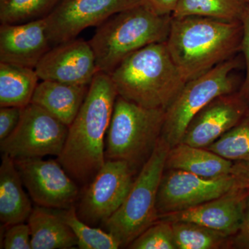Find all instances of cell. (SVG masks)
<instances>
[{"instance_id": "6da1fadb", "label": "cell", "mask_w": 249, "mask_h": 249, "mask_svg": "<svg viewBox=\"0 0 249 249\" xmlns=\"http://www.w3.org/2000/svg\"><path fill=\"white\" fill-rule=\"evenodd\" d=\"M117 96L110 75L98 71L57 157L67 174L83 188L91 182L106 162V137Z\"/></svg>"}, {"instance_id": "7a4b0ae2", "label": "cell", "mask_w": 249, "mask_h": 249, "mask_svg": "<svg viewBox=\"0 0 249 249\" xmlns=\"http://www.w3.org/2000/svg\"><path fill=\"white\" fill-rule=\"evenodd\" d=\"M241 21L200 16L172 18L165 44L185 81L204 74L241 52Z\"/></svg>"}, {"instance_id": "3957f363", "label": "cell", "mask_w": 249, "mask_h": 249, "mask_svg": "<svg viewBox=\"0 0 249 249\" xmlns=\"http://www.w3.org/2000/svg\"><path fill=\"white\" fill-rule=\"evenodd\" d=\"M118 96L147 108L166 109L186 82L166 44H152L131 54L110 74Z\"/></svg>"}, {"instance_id": "277c9868", "label": "cell", "mask_w": 249, "mask_h": 249, "mask_svg": "<svg viewBox=\"0 0 249 249\" xmlns=\"http://www.w3.org/2000/svg\"><path fill=\"white\" fill-rule=\"evenodd\" d=\"M172 16H158L143 4L114 15L98 26L89 41L98 71L110 75L131 54L166 42Z\"/></svg>"}, {"instance_id": "5b68a950", "label": "cell", "mask_w": 249, "mask_h": 249, "mask_svg": "<svg viewBox=\"0 0 249 249\" xmlns=\"http://www.w3.org/2000/svg\"><path fill=\"white\" fill-rule=\"evenodd\" d=\"M165 113L118 96L106 134V160L126 162L137 175L161 138Z\"/></svg>"}, {"instance_id": "8992f818", "label": "cell", "mask_w": 249, "mask_h": 249, "mask_svg": "<svg viewBox=\"0 0 249 249\" xmlns=\"http://www.w3.org/2000/svg\"><path fill=\"white\" fill-rule=\"evenodd\" d=\"M170 148L161 137L151 157L136 176L125 200L101 227L119 241L121 248H127L131 242L160 219L157 194Z\"/></svg>"}, {"instance_id": "52a82bcc", "label": "cell", "mask_w": 249, "mask_h": 249, "mask_svg": "<svg viewBox=\"0 0 249 249\" xmlns=\"http://www.w3.org/2000/svg\"><path fill=\"white\" fill-rule=\"evenodd\" d=\"M241 64V58L235 55L186 82L165 109L161 137L170 147L181 142L188 124L206 105L221 95L238 91L241 85L233 72L240 68Z\"/></svg>"}, {"instance_id": "ba28073f", "label": "cell", "mask_w": 249, "mask_h": 249, "mask_svg": "<svg viewBox=\"0 0 249 249\" xmlns=\"http://www.w3.org/2000/svg\"><path fill=\"white\" fill-rule=\"evenodd\" d=\"M68 130V126L48 111L31 103L22 108L16 129L0 142V151L14 160L58 157L63 150Z\"/></svg>"}, {"instance_id": "9c48e42d", "label": "cell", "mask_w": 249, "mask_h": 249, "mask_svg": "<svg viewBox=\"0 0 249 249\" xmlns=\"http://www.w3.org/2000/svg\"><path fill=\"white\" fill-rule=\"evenodd\" d=\"M137 175L126 162L106 160L80 193L76 206L78 217L92 227H101L125 200Z\"/></svg>"}, {"instance_id": "30bf717a", "label": "cell", "mask_w": 249, "mask_h": 249, "mask_svg": "<svg viewBox=\"0 0 249 249\" xmlns=\"http://www.w3.org/2000/svg\"><path fill=\"white\" fill-rule=\"evenodd\" d=\"M14 161L23 184L36 206L64 210L78 202L79 186L58 160L33 158Z\"/></svg>"}, {"instance_id": "8fae6325", "label": "cell", "mask_w": 249, "mask_h": 249, "mask_svg": "<svg viewBox=\"0 0 249 249\" xmlns=\"http://www.w3.org/2000/svg\"><path fill=\"white\" fill-rule=\"evenodd\" d=\"M142 4V0H61L45 18L52 47L76 39L87 28L98 27L111 16Z\"/></svg>"}, {"instance_id": "7c38bea8", "label": "cell", "mask_w": 249, "mask_h": 249, "mask_svg": "<svg viewBox=\"0 0 249 249\" xmlns=\"http://www.w3.org/2000/svg\"><path fill=\"white\" fill-rule=\"evenodd\" d=\"M237 185L231 175L206 178L183 170L165 169L157 194V211L160 216L186 211L222 196Z\"/></svg>"}, {"instance_id": "4fadbf2b", "label": "cell", "mask_w": 249, "mask_h": 249, "mask_svg": "<svg viewBox=\"0 0 249 249\" xmlns=\"http://www.w3.org/2000/svg\"><path fill=\"white\" fill-rule=\"evenodd\" d=\"M35 70L40 80L79 85L91 84L99 71L92 47L83 39L52 47Z\"/></svg>"}, {"instance_id": "5bb4252c", "label": "cell", "mask_w": 249, "mask_h": 249, "mask_svg": "<svg viewBox=\"0 0 249 249\" xmlns=\"http://www.w3.org/2000/svg\"><path fill=\"white\" fill-rule=\"evenodd\" d=\"M249 110V103L238 91L221 95L193 118L181 142L206 148L238 124Z\"/></svg>"}, {"instance_id": "9a60e30c", "label": "cell", "mask_w": 249, "mask_h": 249, "mask_svg": "<svg viewBox=\"0 0 249 249\" xmlns=\"http://www.w3.org/2000/svg\"><path fill=\"white\" fill-rule=\"evenodd\" d=\"M249 195V188L237 184L215 199L186 211L161 214L160 219L196 223L231 237L240 227Z\"/></svg>"}, {"instance_id": "2e32d148", "label": "cell", "mask_w": 249, "mask_h": 249, "mask_svg": "<svg viewBox=\"0 0 249 249\" xmlns=\"http://www.w3.org/2000/svg\"><path fill=\"white\" fill-rule=\"evenodd\" d=\"M52 47L45 18L0 26V62L35 70Z\"/></svg>"}, {"instance_id": "e0dca14e", "label": "cell", "mask_w": 249, "mask_h": 249, "mask_svg": "<svg viewBox=\"0 0 249 249\" xmlns=\"http://www.w3.org/2000/svg\"><path fill=\"white\" fill-rule=\"evenodd\" d=\"M0 165V220L7 227L25 222L34 208L24 189L22 178L14 160L1 154Z\"/></svg>"}, {"instance_id": "ac0fdd59", "label": "cell", "mask_w": 249, "mask_h": 249, "mask_svg": "<svg viewBox=\"0 0 249 249\" xmlns=\"http://www.w3.org/2000/svg\"><path fill=\"white\" fill-rule=\"evenodd\" d=\"M89 85L42 80L31 103L40 106L70 127L84 102Z\"/></svg>"}, {"instance_id": "d6986e66", "label": "cell", "mask_w": 249, "mask_h": 249, "mask_svg": "<svg viewBox=\"0 0 249 249\" xmlns=\"http://www.w3.org/2000/svg\"><path fill=\"white\" fill-rule=\"evenodd\" d=\"M233 162L204 148L180 142L170 149L165 169L183 170L206 178L231 175Z\"/></svg>"}, {"instance_id": "ffe728a7", "label": "cell", "mask_w": 249, "mask_h": 249, "mask_svg": "<svg viewBox=\"0 0 249 249\" xmlns=\"http://www.w3.org/2000/svg\"><path fill=\"white\" fill-rule=\"evenodd\" d=\"M32 249H68L78 247V241L58 210L34 207L27 220Z\"/></svg>"}, {"instance_id": "44dd1931", "label": "cell", "mask_w": 249, "mask_h": 249, "mask_svg": "<svg viewBox=\"0 0 249 249\" xmlns=\"http://www.w3.org/2000/svg\"><path fill=\"white\" fill-rule=\"evenodd\" d=\"M39 79L34 69L0 62V107L30 104Z\"/></svg>"}, {"instance_id": "7402d4cb", "label": "cell", "mask_w": 249, "mask_h": 249, "mask_svg": "<svg viewBox=\"0 0 249 249\" xmlns=\"http://www.w3.org/2000/svg\"><path fill=\"white\" fill-rule=\"evenodd\" d=\"M248 5L246 0H180L172 18L200 16L237 22Z\"/></svg>"}, {"instance_id": "603a6c76", "label": "cell", "mask_w": 249, "mask_h": 249, "mask_svg": "<svg viewBox=\"0 0 249 249\" xmlns=\"http://www.w3.org/2000/svg\"><path fill=\"white\" fill-rule=\"evenodd\" d=\"M171 223L178 249H231V237L222 232L194 222Z\"/></svg>"}, {"instance_id": "cb8c5ba5", "label": "cell", "mask_w": 249, "mask_h": 249, "mask_svg": "<svg viewBox=\"0 0 249 249\" xmlns=\"http://www.w3.org/2000/svg\"><path fill=\"white\" fill-rule=\"evenodd\" d=\"M62 219L70 227L78 241L80 249H121L120 243L111 234L102 228L92 227L82 221L76 213V206L58 210Z\"/></svg>"}, {"instance_id": "d4e9b609", "label": "cell", "mask_w": 249, "mask_h": 249, "mask_svg": "<svg viewBox=\"0 0 249 249\" xmlns=\"http://www.w3.org/2000/svg\"><path fill=\"white\" fill-rule=\"evenodd\" d=\"M61 0H0L1 24H24L49 16Z\"/></svg>"}, {"instance_id": "484cf974", "label": "cell", "mask_w": 249, "mask_h": 249, "mask_svg": "<svg viewBox=\"0 0 249 249\" xmlns=\"http://www.w3.org/2000/svg\"><path fill=\"white\" fill-rule=\"evenodd\" d=\"M206 148L232 162L249 161V110L238 124Z\"/></svg>"}, {"instance_id": "4316f807", "label": "cell", "mask_w": 249, "mask_h": 249, "mask_svg": "<svg viewBox=\"0 0 249 249\" xmlns=\"http://www.w3.org/2000/svg\"><path fill=\"white\" fill-rule=\"evenodd\" d=\"M127 249H178L173 224L168 221L159 219L131 242Z\"/></svg>"}, {"instance_id": "83f0119b", "label": "cell", "mask_w": 249, "mask_h": 249, "mask_svg": "<svg viewBox=\"0 0 249 249\" xmlns=\"http://www.w3.org/2000/svg\"><path fill=\"white\" fill-rule=\"evenodd\" d=\"M1 243V249H32L29 224L18 223L6 227Z\"/></svg>"}, {"instance_id": "f1b7e54d", "label": "cell", "mask_w": 249, "mask_h": 249, "mask_svg": "<svg viewBox=\"0 0 249 249\" xmlns=\"http://www.w3.org/2000/svg\"><path fill=\"white\" fill-rule=\"evenodd\" d=\"M240 21L243 29L241 52L245 59L246 75L238 91L249 104V4L246 7Z\"/></svg>"}, {"instance_id": "f546056e", "label": "cell", "mask_w": 249, "mask_h": 249, "mask_svg": "<svg viewBox=\"0 0 249 249\" xmlns=\"http://www.w3.org/2000/svg\"><path fill=\"white\" fill-rule=\"evenodd\" d=\"M22 111V107H0V142L7 138L17 127Z\"/></svg>"}, {"instance_id": "4dcf8cb0", "label": "cell", "mask_w": 249, "mask_h": 249, "mask_svg": "<svg viewBox=\"0 0 249 249\" xmlns=\"http://www.w3.org/2000/svg\"><path fill=\"white\" fill-rule=\"evenodd\" d=\"M231 249H249V195L238 230L231 237Z\"/></svg>"}, {"instance_id": "1f68e13d", "label": "cell", "mask_w": 249, "mask_h": 249, "mask_svg": "<svg viewBox=\"0 0 249 249\" xmlns=\"http://www.w3.org/2000/svg\"><path fill=\"white\" fill-rule=\"evenodd\" d=\"M180 0H142V4L158 16H172Z\"/></svg>"}, {"instance_id": "d6a6232c", "label": "cell", "mask_w": 249, "mask_h": 249, "mask_svg": "<svg viewBox=\"0 0 249 249\" xmlns=\"http://www.w3.org/2000/svg\"><path fill=\"white\" fill-rule=\"evenodd\" d=\"M231 175L239 186L249 188V160L233 162Z\"/></svg>"}, {"instance_id": "836d02e7", "label": "cell", "mask_w": 249, "mask_h": 249, "mask_svg": "<svg viewBox=\"0 0 249 249\" xmlns=\"http://www.w3.org/2000/svg\"><path fill=\"white\" fill-rule=\"evenodd\" d=\"M246 1H247V2L249 4V0H246Z\"/></svg>"}]
</instances>
